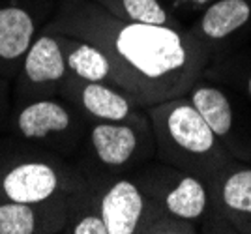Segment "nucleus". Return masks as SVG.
I'll list each match as a JSON object with an SVG mask.
<instances>
[{
	"instance_id": "nucleus-1",
	"label": "nucleus",
	"mask_w": 251,
	"mask_h": 234,
	"mask_svg": "<svg viewBox=\"0 0 251 234\" xmlns=\"http://www.w3.org/2000/svg\"><path fill=\"white\" fill-rule=\"evenodd\" d=\"M51 32L98 45L111 62L109 85L137 109L186 96L210 64L208 53L186 28L126 21L96 0L62 4Z\"/></svg>"
},
{
	"instance_id": "nucleus-2",
	"label": "nucleus",
	"mask_w": 251,
	"mask_h": 234,
	"mask_svg": "<svg viewBox=\"0 0 251 234\" xmlns=\"http://www.w3.org/2000/svg\"><path fill=\"white\" fill-rule=\"evenodd\" d=\"M145 111L156 139L157 161L186 170L212 186L234 160L188 96L165 99Z\"/></svg>"
},
{
	"instance_id": "nucleus-3",
	"label": "nucleus",
	"mask_w": 251,
	"mask_h": 234,
	"mask_svg": "<svg viewBox=\"0 0 251 234\" xmlns=\"http://www.w3.org/2000/svg\"><path fill=\"white\" fill-rule=\"evenodd\" d=\"M79 172L90 187L131 176L156 158V139L147 111L120 122H92L81 142Z\"/></svg>"
},
{
	"instance_id": "nucleus-4",
	"label": "nucleus",
	"mask_w": 251,
	"mask_h": 234,
	"mask_svg": "<svg viewBox=\"0 0 251 234\" xmlns=\"http://www.w3.org/2000/svg\"><path fill=\"white\" fill-rule=\"evenodd\" d=\"M90 202L101 213L109 234L199 233V227L175 219L152 202L131 176H122L88 189Z\"/></svg>"
},
{
	"instance_id": "nucleus-5",
	"label": "nucleus",
	"mask_w": 251,
	"mask_h": 234,
	"mask_svg": "<svg viewBox=\"0 0 251 234\" xmlns=\"http://www.w3.org/2000/svg\"><path fill=\"white\" fill-rule=\"evenodd\" d=\"M186 96L230 156L251 163L250 99L227 83L206 75H201Z\"/></svg>"
},
{
	"instance_id": "nucleus-6",
	"label": "nucleus",
	"mask_w": 251,
	"mask_h": 234,
	"mask_svg": "<svg viewBox=\"0 0 251 234\" xmlns=\"http://www.w3.org/2000/svg\"><path fill=\"white\" fill-rule=\"evenodd\" d=\"M131 178L163 212L201 227L210 208V191L204 182L167 163H147Z\"/></svg>"
},
{
	"instance_id": "nucleus-7",
	"label": "nucleus",
	"mask_w": 251,
	"mask_h": 234,
	"mask_svg": "<svg viewBox=\"0 0 251 234\" xmlns=\"http://www.w3.org/2000/svg\"><path fill=\"white\" fill-rule=\"evenodd\" d=\"M88 182L77 169H72L60 158L23 160L0 176V193L4 199L28 204L58 201L81 195Z\"/></svg>"
},
{
	"instance_id": "nucleus-8",
	"label": "nucleus",
	"mask_w": 251,
	"mask_h": 234,
	"mask_svg": "<svg viewBox=\"0 0 251 234\" xmlns=\"http://www.w3.org/2000/svg\"><path fill=\"white\" fill-rule=\"evenodd\" d=\"M86 117L72 103L40 97L17 115V131L23 139L38 142L62 156H74L86 133Z\"/></svg>"
},
{
	"instance_id": "nucleus-9",
	"label": "nucleus",
	"mask_w": 251,
	"mask_h": 234,
	"mask_svg": "<svg viewBox=\"0 0 251 234\" xmlns=\"http://www.w3.org/2000/svg\"><path fill=\"white\" fill-rule=\"evenodd\" d=\"M208 191L210 208L201 233L251 234V163L232 160Z\"/></svg>"
},
{
	"instance_id": "nucleus-10",
	"label": "nucleus",
	"mask_w": 251,
	"mask_h": 234,
	"mask_svg": "<svg viewBox=\"0 0 251 234\" xmlns=\"http://www.w3.org/2000/svg\"><path fill=\"white\" fill-rule=\"evenodd\" d=\"M188 30L208 53L210 62L220 60L251 36V0H216Z\"/></svg>"
},
{
	"instance_id": "nucleus-11",
	"label": "nucleus",
	"mask_w": 251,
	"mask_h": 234,
	"mask_svg": "<svg viewBox=\"0 0 251 234\" xmlns=\"http://www.w3.org/2000/svg\"><path fill=\"white\" fill-rule=\"evenodd\" d=\"M58 92L92 122H120L137 111L133 101L109 83L81 81L68 75Z\"/></svg>"
},
{
	"instance_id": "nucleus-12",
	"label": "nucleus",
	"mask_w": 251,
	"mask_h": 234,
	"mask_svg": "<svg viewBox=\"0 0 251 234\" xmlns=\"http://www.w3.org/2000/svg\"><path fill=\"white\" fill-rule=\"evenodd\" d=\"M70 75L64 47L56 34L45 32L32 42L25 54L23 77L36 94L51 96L60 90V85Z\"/></svg>"
},
{
	"instance_id": "nucleus-13",
	"label": "nucleus",
	"mask_w": 251,
	"mask_h": 234,
	"mask_svg": "<svg viewBox=\"0 0 251 234\" xmlns=\"http://www.w3.org/2000/svg\"><path fill=\"white\" fill-rule=\"evenodd\" d=\"M56 36L60 38L64 47V56L70 75L81 81H98V83L111 81V62L98 45L64 34Z\"/></svg>"
},
{
	"instance_id": "nucleus-14",
	"label": "nucleus",
	"mask_w": 251,
	"mask_h": 234,
	"mask_svg": "<svg viewBox=\"0 0 251 234\" xmlns=\"http://www.w3.org/2000/svg\"><path fill=\"white\" fill-rule=\"evenodd\" d=\"M34 34L36 23L25 8H0V60L15 62L25 58L34 42Z\"/></svg>"
},
{
	"instance_id": "nucleus-15",
	"label": "nucleus",
	"mask_w": 251,
	"mask_h": 234,
	"mask_svg": "<svg viewBox=\"0 0 251 234\" xmlns=\"http://www.w3.org/2000/svg\"><path fill=\"white\" fill-rule=\"evenodd\" d=\"M96 2H100L103 8L126 21L182 28V24L159 0H96Z\"/></svg>"
},
{
	"instance_id": "nucleus-16",
	"label": "nucleus",
	"mask_w": 251,
	"mask_h": 234,
	"mask_svg": "<svg viewBox=\"0 0 251 234\" xmlns=\"http://www.w3.org/2000/svg\"><path fill=\"white\" fill-rule=\"evenodd\" d=\"M202 75L218 79L236 88L240 94L251 101V58L246 54H236V56H223L216 64L212 62L204 68Z\"/></svg>"
},
{
	"instance_id": "nucleus-17",
	"label": "nucleus",
	"mask_w": 251,
	"mask_h": 234,
	"mask_svg": "<svg viewBox=\"0 0 251 234\" xmlns=\"http://www.w3.org/2000/svg\"><path fill=\"white\" fill-rule=\"evenodd\" d=\"M216 0H176L178 8H184L186 11H202Z\"/></svg>"
},
{
	"instance_id": "nucleus-18",
	"label": "nucleus",
	"mask_w": 251,
	"mask_h": 234,
	"mask_svg": "<svg viewBox=\"0 0 251 234\" xmlns=\"http://www.w3.org/2000/svg\"><path fill=\"white\" fill-rule=\"evenodd\" d=\"M79 2H86V0H66L64 4H79Z\"/></svg>"
}]
</instances>
